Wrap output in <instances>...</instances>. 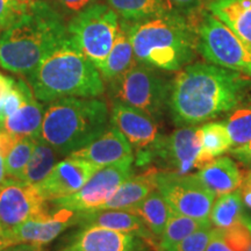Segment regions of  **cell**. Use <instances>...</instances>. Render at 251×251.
Wrapping results in <instances>:
<instances>
[{"label": "cell", "mask_w": 251, "mask_h": 251, "mask_svg": "<svg viewBox=\"0 0 251 251\" xmlns=\"http://www.w3.org/2000/svg\"><path fill=\"white\" fill-rule=\"evenodd\" d=\"M99 169L84 159L67 156L35 187L47 201L51 202L78 192Z\"/></svg>", "instance_id": "15"}, {"label": "cell", "mask_w": 251, "mask_h": 251, "mask_svg": "<svg viewBox=\"0 0 251 251\" xmlns=\"http://www.w3.org/2000/svg\"><path fill=\"white\" fill-rule=\"evenodd\" d=\"M155 183L156 190L175 213L209 221L216 196L199 180L197 175H179L156 169Z\"/></svg>", "instance_id": "9"}, {"label": "cell", "mask_w": 251, "mask_h": 251, "mask_svg": "<svg viewBox=\"0 0 251 251\" xmlns=\"http://www.w3.org/2000/svg\"><path fill=\"white\" fill-rule=\"evenodd\" d=\"M69 156L84 159L99 166L100 169L126 159L135 158L130 143L113 125L108 126L107 129L98 139Z\"/></svg>", "instance_id": "17"}, {"label": "cell", "mask_w": 251, "mask_h": 251, "mask_svg": "<svg viewBox=\"0 0 251 251\" xmlns=\"http://www.w3.org/2000/svg\"><path fill=\"white\" fill-rule=\"evenodd\" d=\"M155 174L156 168H151L140 175H133L118 187L113 196L99 209L128 211L133 208L151 191L156 190Z\"/></svg>", "instance_id": "20"}, {"label": "cell", "mask_w": 251, "mask_h": 251, "mask_svg": "<svg viewBox=\"0 0 251 251\" xmlns=\"http://www.w3.org/2000/svg\"><path fill=\"white\" fill-rule=\"evenodd\" d=\"M208 225H212L211 221H202V220L193 219L190 216L175 213L166 224L164 231L159 237L157 251L169 249V248L180 242L181 240H184L185 237H187L188 235L194 233L198 229Z\"/></svg>", "instance_id": "29"}, {"label": "cell", "mask_w": 251, "mask_h": 251, "mask_svg": "<svg viewBox=\"0 0 251 251\" xmlns=\"http://www.w3.org/2000/svg\"><path fill=\"white\" fill-rule=\"evenodd\" d=\"M197 177L208 190L219 197L233 192L240 187L242 172L236 162L230 157L224 156L215 158L209 164L200 169Z\"/></svg>", "instance_id": "19"}, {"label": "cell", "mask_w": 251, "mask_h": 251, "mask_svg": "<svg viewBox=\"0 0 251 251\" xmlns=\"http://www.w3.org/2000/svg\"><path fill=\"white\" fill-rule=\"evenodd\" d=\"M134 162L135 158H129L99 169L78 192L50 203L78 213L98 211L118 187L134 175Z\"/></svg>", "instance_id": "10"}, {"label": "cell", "mask_w": 251, "mask_h": 251, "mask_svg": "<svg viewBox=\"0 0 251 251\" xmlns=\"http://www.w3.org/2000/svg\"><path fill=\"white\" fill-rule=\"evenodd\" d=\"M59 2L69 13L76 14L89 5L97 2V0H59Z\"/></svg>", "instance_id": "38"}, {"label": "cell", "mask_w": 251, "mask_h": 251, "mask_svg": "<svg viewBox=\"0 0 251 251\" xmlns=\"http://www.w3.org/2000/svg\"><path fill=\"white\" fill-rule=\"evenodd\" d=\"M228 152L247 168H251V141L243 146L231 148Z\"/></svg>", "instance_id": "36"}, {"label": "cell", "mask_w": 251, "mask_h": 251, "mask_svg": "<svg viewBox=\"0 0 251 251\" xmlns=\"http://www.w3.org/2000/svg\"><path fill=\"white\" fill-rule=\"evenodd\" d=\"M12 244L15 243L11 236V234H9V230L0 226V251L7 248L8 246H12Z\"/></svg>", "instance_id": "41"}, {"label": "cell", "mask_w": 251, "mask_h": 251, "mask_svg": "<svg viewBox=\"0 0 251 251\" xmlns=\"http://www.w3.org/2000/svg\"><path fill=\"white\" fill-rule=\"evenodd\" d=\"M109 120L135 149L136 165L144 166L153 161V151L163 136L155 119L140 109L114 100Z\"/></svg>", "instance_id": "11"}, {"label": "cell", "mask_w": 251, "mask_h": 251, "mask_svg": "<svg viewBox=\"0 0 251 251\" xmlns=\"http://www.w3.org/2000/svg\"><path fill=\"white\" fill-rule=\"evenodd\" d=\"M69 37L57 11L42 0H34L2 31L0 67L9 72L29 75Z\"/></svg>", "instance_id": "2"}, {"label": "cell", "mask_w": 251, "mask_h": 251, "mask_svg": "<svg viewBox=\"0 0 251 251\" xmlns=\"http://www.w3.org/2000/svg\"><path fill=\"white\" fill-rule=\"evenodd\" d=\"M56 161H57V152L55 151L54 148L41 137H37L33 153H31L27 166L25 168L20 180L31 185L39 184L57 164Z\"/></svg>", "instance_id": "27"}, {"label": "cell", "mask_w": 251, "mask_h": 251, "mask_svg": "<svg viewBox=\"0 0 251 251\" xmlns=\"http://www.w3.org/2000/svg\"><path fill=\"white\" fill-rule=\"evenodd\" d=\"M230 136L233 148L251 141V102L238 106L224 121Z\"/></svg>", "instance_id": "30"}, {"label": "cell", "mask_w": 251, "mask_h": 251, "mask_svg": "<svg viewBox=\"0 0 251 251\" xmlns=\"http://www.w3.org/2000/svg\"><path fill=\"white\" fill-rule=\"evenodd\" d=\"M34 96L43 102L62 98H97L105 84L96 65L68 37L28 75Z\"/></svg>", "instance_id": "4"}, {"label": "cell", "mask_w": 251, "mask_h": 251, "mask_svg": "<svg viewBox=\"0 0 251 251\" xmlns=\"http://www.w3.org/2000/svg\"><path fill=\"white\" fill-rule=\"evenodd\" d=\"M78 226H80V228L98 226V227L136 235L146 241L153 251H157L158 240L153 236L149 228L142 221V219L128 211L99 209V211L79 213Z\"/></svg>", "instance_id": "18"}, {"label": "cell", "mask_w": 251, "mask_h": 251, "mask_svg": "<svg viewBox=\"0 0 251 251\" xmlns=\"http://www.w3.org/2000/svg\"><path fill=\"white\" fill-rule=\"evenodd\" d=\"M79 213L69 208L55 207L26 220L17 227L8 229L14 243L47 246L72 226L78 225Z\"/></svg>", "instance_id": "14"}, {"label": "cell", "mask_w": 251, "mask_h": 251, "mask_svg": "<svg viewBox=\"0 0 251 251\" xmlns=\"http://www.w3.org/2000/svg\"><path fill=\"white\" fill-rule=\"evenodd\" d=\"M0 40H1V34H0Z\"/></svg>", "instance_id": "46"}, {"label": "cell", "mask_w": 251, "mask_h": 251, "mask_svg": "<svg viewBox=\"0 0 251 251\" xmlns=\"http://www.w3.org/2000/svg\"><path fill=\"white\" fill-rule=\"evenodd\" d=\"M69 251H151V247L136 235L91 226L76 233Z\"/></svg>", "instance_id": "16"}, {"label": "cell", "mask_w": 251, "mask_h": 251, "mask_svg": "<svg viewBox=\"0 0 251 251\" xmlns=\"http://www.w3.org/2000/svg\"><path fill=\"white\" fill-rule=\"evenodd\" d=\"M128 212L142 219V221L157 240H159L166 224L175 214L174 209L157 190L151 191L142 201L134 206L133 208L128 209Z\"/></svg>", "instance_id": "25"}, {"label": "cell", "mask_w": 251, "mask_h": 251, "mask_svg": "<svg viewBox=\"0 0 251 251\" xmlns=\"http://www.w3.org/2000/svg\"><path fill=\"white\" fill-rule=\"evenodd\" d=\"M119 18L129 23L159 17L176 11L168 0H106Z\"/></svg>", "instance_id": "26"}, {"label": "cell", "mask_w": 251, "mask_h": 251, "mask_svg": "<svg viewBox=\"0 0 251 251\" xmlns=\"http://www.w3.org/2000/svg\"><path fill=\"white\" fill-rule=\"evenodd\" d=\"M213 229L212 225L205 226L164 251H206Z\"/></svg>", "instance_id": "33"}, {"label": "cell", "mask_w": 251, "mask_h": 251, "mask_svg": "<svg viewBox=\"0 0 251 251\" xmlns=\"http://www.w3.org/2000/svg\"><path fill=\"white\" fill-rule=\"evenodd\" d=\"M202 1L203 0H168L169 4H170L176 11L186 15L194 13V12L202 5Z\"/></svg>", "instance_id": "35"}, {"label": "cell", "mask_w": 251, "mask_h": 251, "mask_svg": "<svg viewBox=\"0 0 251 251\" xmlns=\"http://www.w3.org/2000/svg\"><path fill=\"white\" fill-rule=\"evenodd\" d=\"M135 63L136 59H135L133 45L129 36V21L120 19L117 37L107 58L99 69L100 75L102 79L109 83L122 76Z\"/></svg>", "instance_id": "22"}, {"label": "cell", "mask_w": 251, "mask_h": 251, "mask_svg": "<svg viewBox=\"0 0 251 251\" xmlns=\"http://www.w3.org/2000/svg\"><path fill=\"white\" fill-rule=\"evenodd\" d=\"M172 81L161 76L156 69L136 63L115 80L109 81L111 93L124 102L159 120L169 109Z\"/></svg>", "instance_id": "6"}, {"label": "cell", "mask_w": 251, "mask_h": 251, "mask_svg": "<svg viewBox=\"0 0 251 251\" xmlns=\"http://www.w3.org/2000/svg\"><path fill=\"white\" fill-rule=\"evenodd\" d=\"M242 218H243V220L244 221L247 222V225L249 226V228H250V230H251V216L250 215H248L247 213H243V215H242ZM248 251H251V247H250V249L248 250Z\"/></svg>", "instance_id": "44"}, {"label": "cell", "mask_w": 251, "mask_h": 251, "mask_svg": "<svg viewBox=\"0 0 251 251\" xmlns=\"http://www.w3.org/2000/svg\"><path fill=\"white\" fill-rule=\"evenodd\" d=\"M119 24L120 18L114 9L94 2L75 14L67 28L72 42L99 70L111 51Z\"/></svg>", "instance_id": "7"}, {"label": "cell", "mask_w": 251, "mask_h": 251, "mask_svg": "<svg viewBox=\"0 0 251 251\" xmlns=\"http://www.w3.org/2000/svg\"><path fill=\"white\" fill-rule=\"evenodd\" d=\"M250 170H251V168H250Z\"/></svg>", "instance_id": "47"}, {"label": "cell", "mask_w": 251, "mask_h": 251, "mask_svg": "<svg viewBox=\"0 0 251 251\" xmlns=\"http://www.w3.org/2000/svg\"><path fill=\"white\" fill-rule=\"evenodd\" d=\"M6 180V171H5V158L0 153V187Z\"/></svg>", "instance_id": "42"}, {"label": "cell", "mask_w": 251, "mask_h": 251, "mask_svg": "<svg viewBox=\"0 0 251 251\" xmlns=\"http://www.w3.org/2000/svg\"><path fill=\"white\" fill-rule=\"evenodd\" d=\"M129 36L135 59L156 70L179 71L198 54L197 28L178 11L129 23Z\"/></svg>", "instance_id": "3"}, {"label": "cell", "mask_w": 251, "mask_h": 251, "mask_svg": "<svg viewBox=\"0 0 251 251\" xmlns=\"http://www.w3.org/2000/svg\"><path fill=\"white\" fill-rule=\"evenodd\" d=\"M14 0H0V31H4L23 13Z\"/></svg>", "instance_id": "34"}, {"label": "cell", "mask_w": 251, "mask_h": 251, "mask_svg": "<svg viewBox=\"0 0 251 251\" xmlns=\"http://www.w3.org/2000/svg\"><path fill=\"white\" fill-rule=\"evenodd\" d=\"M48 201L35 185L6 178L0 187V226L5 229L17 227L26 220L48 209Z\"/></svg>", "instance_id": "12"}, {"label": "cell", "mask_w": 251, "mask_h": 251, "mask_svg": "<svg viewBox=\"0 0 251 251\" xmlns=\"http://www.w3.org/2000/svg\"><path fill=\"white\" fill-rule=\"evenodd\" d=\"M109 112L97 98L69 97L49 102L40 137L58 155L69 156L98 139L107 129Z\"/></svg>", "instance_id": "5"}, {"label": "cell", "mask_w": 251, "mask_h": 251, "mask_svg": "<svg viewBox=\"0 0 251 251\" xmlns=\"http://www.w3.org/2000/svg\"><path fill=\"white\" fill-rule=\"evenodd\" d=\"M43 115L42 103L31 93L17 112L4 119L0 129L18 137H40Z\"/></svg>", "instance_id": "23"}, {"label": "cell", "mask_w": 251, "mask_h": 251, "mask_svg": "<svg viewBox=\"0 0 251 251\" xmlns=\"http://www.w3.org/2000/svg\"><path fill=\"white\" fill-rule=\"evenodd\" d=\"M207 11L251 45V0H211Z\"/></svg>", "instance_id": "21"}, {"label": "cell", "mask_w": 251, "mask_h": 251, "mask_svg": "<svg viewBox=\"0 0 251 251\" xmlns=\"http://www.w3.org/2000/svg\"><path fill=\"white\" fill-rule=\"evenodd\" d=\"M36 139L37 137H23L15 143V146L5 157L6 178L20 180L33 153Z\"/></svg>", "instance_id": "31"}, {"label": "cell", "mask_w": 251, "mask_h": 251, "mask_svg": "<svg viewBox=\"0 0 251 251\" xmlns=\"http://www.w3.org/2000/svg\"><path fill=\"white\" fill-rule=\"evenodd\" d=\"M197 51L206 62L251 78V45L208 11L197 26Z\"/></svg>", "instance_id": "8"}, {"label": "cell", "mask_w": 251, "mask_h": 251, "mask_svg": "<svg viewBox=\"0 0 251 251\" xmlns=\"http://www.w3.org/2000/svg\"><path fill=\"white\" fill-rule=\"evenodd\" d=\"M59 251H69V250L65 249V248H64V249H62V250H59Z\"/></svg>", "instance_id": "45"}, {"label": "cell", "mask_w": 251, "mask_h": 251, "mask_svg": "<svg viewBox=\"0 0 251 251\" xmlns=\"http://www.w3.org/2000/svg\"><path fill=\"white\" fill-rule=\"evenodd\" d=\"M243 207L242 197L238 188L230 193L222 194L213 203L209 221L214 228H229L242 218Z\"/></svg>", "instance_id": "28"}, {"label": "cell", "mask_w": 251, "mask_h": 251, "mask_svg": "<svg viewBox=\"0 0 251 251\" xmlns=\"http://www.w3.org/2000/svg\"><path fill=\"white\" fill-rule=\"evenodd\" d=\"M1 251H46L43 246L31 243H15L8 246Z\"/></svg>", "instance_id": "40"}, {"label": "cell", "mask_w": 251, "mask_h": 251, "mask_svg": "<svg viewBox=\"0 0 251 251\" xmlns=\"http://www.w3.org/2000/svg\"><path fill=\"white\" fill-rule=\"evenodd\" d=\"M226 243L234 251H248L251 247V230L243 218L229 228L220 229Z\"/></svg>", "instance_id": "32"}, {"label": "cell", "mask_w": 251, "mask_h": 251, "mask_svg": "<svg viewBox=\"0 0 251 251\" xmlns=\"http://www.w3.org/2000/svg\"><path fill=\"white\" fill-rule=\"evenodd\" d=\"M198 128L197 126H184L168 136L163 135L153 151V159H158L168 171L190 174L196 169L200 152Z\"/></svg>", "instance_id": "13"}, {"label": "cell", "mask_w": 251, "mask_h": 251, "mask_svg": "<svg viewBox=\"0 0 251 251\" xmlns=\"http://www.w3.org/2000/svg\"><path fill=\"white\" fill-rule=\"evenodd\" d=\"M15 81L12 77L6 76V75L0 72V127H1V106L2 101H4L5 97L7 96V93L12 90V87L14 86Z\"/></svg>", "instance_id": "39"}, {"label": "cell", "mask_w": 251, "mask_h": 251, "mask_svg": "<svg viewBox=\"0 0 251 251\" xmlns=\"http://www.w3.org/2000/svg\"><path fill=\"white\" fill-rule=\"evenodd\" d=\"M14 1L17 2V5L19 6V7L23 9V11H25L27 6L29 5V4H31V2H33L34 0H14Z\"/></svg>", "instance_id": "43"}, {"label": "cell", "mask_w": 251, "mask_h": 251, "mask_svg": "<svg viewBox=\"0 0 251 251\" xmlns=\"http://www.w3.org/2000/svg\"><path fill=\"white\" fill-rule=\"evenodd\" d=\"M198 136L200 141V152L196 161L197 170L202 169L216 157L233 148L225 122H209L200 126L198 128Z\"/></svg>", "instance_id": "24"}, {"label": "cell", "mask_w": 251, "mask_h": 251, "mask_svg": "<svg viewBox=\"0 0 251 251\" xmlns=\"http://www.w3.org/2000/svg\"><path fill=\"white\" fill-rule=\"evenodd\" d=\"M251 78L209 62L190 63L172 80L169 112L175 125L197 126L249 101Z\"/></svg>", "instance_id": "1"}, {"label": "cell", "mask_w": 251, "mask_h": 251, "mask_svg": "<svg viewBox=\"0 0 251 251\" xmlns=\"http://www.w3.org/2000/svg\"><path fill=\"white\" fill-rule=\"evenodd\" d=\"M206 251H234L226 243V241L222 237L221 230L219 228L213 229V233L209 240L208 246Z\"/></svg>", "instance_id": "37"}]
</instances>
